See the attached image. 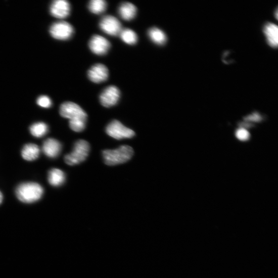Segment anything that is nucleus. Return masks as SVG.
<instances>
[{"label":"nucleus","instance_id":"obj_1","mask_svg":"<svg viewBox=\"0 0 278 278\" xmlns=\"http://www.w3.org/2000/svg\"><path fill=\"white\" fill-rule=\"evenodd\" d=\"M60 113L63 118L69 119V126L75 132H81L85 129L87 115L76 103L67 102L60 107Z\"/></svg>","mask_w":278,"mask_h":278},{"label":"nucleus","instance_id":"obj_2","mask_svg":"<svg viewBox=\"0 0 278 278\" xmlns=\"http://www.w3.org/2000/svg\"><path fill=\"white\" fill-rule=\"evenodd\" d=\"M44 190L41 185L35 182H25L19 184L16 189L18 199L22 203L31 204L39 201Z\"/></svg>","mask_w":278,"mask_h":278},{"label":"nucleus","instance_id":"obj_3","mask_svg":"<svg viewBox=\"0 0 278 278\" xmlns=\"http://www.w3.org/2000/svg\"><path fill=\"white\" fill-rule=\"evenodd\" d=\"M133 150L128 146H123L116 150H105L103 156L108 165H116L125 163L133 156Z\"/></svg>","mask_w":278,"mask_h":278},{"label":"nucleus","instance_id":"obj_4","mask_svg":"<svg viewBox=\"0 0 278 278\" xmlns=\"http://www.w3.org/2000/svg\"><path fill=\"white\" fill-rule=\"evenodd\" d=\"M89 143L83 140H79L74 145L73 152L65 157V162L69 165H75L84 161L90 152Z\"/></svg>","mask_w":278,"mask_h":278},{"label":"nucleus","instance_id":"obj_5","mask_svg":"<svg viewBox=\"0 0 278 278\" xmlns=\"http://www.w3.org/2000/svg\"><path fill=\"white\" fill-rule=\"evenodd\" d=\"M50 33L53 38L60 40L69 39L74 33L73 26L65 21H59L52 24L50 29Z\"/></svg>","mask_w":278,"mask_h":278},{"label":"nucleus","instance_id":"obj_6","mask_svg":"<svg viewBox=\"0 0 278 278\" xmlns=\"http://www.w3.org/2000/svg\"><path fill=\"white\" fill-rule=\"evenodd\" d=\"M106 131L109 136L117 140L131 138L135 135L132 130L124 126L117 120L110 123L106 128Z\"/></svg>","mask_w":278,"mask_h":278},{"label":"nucleus","instance_id":"obj_7","mask_svg":"<svg viewBox=\"0 0 278 278\" xmlns=\"http://www.w3.org/2000/svg\"><path fill=\"white\" fill-rule=\"evenodd\" d=\"M99 25L104 32L111 36H118L123 30L122 24L118 19L110 15L103 17Z\"/></svg>","mask_w":278,"mask_h":278},{"label":"nucleus","instance_id":"obj_8","mask_svg":"<svg viewBox=\"0 0 278 278\" xmlns=\"http://www.w3.org/2000/svg\"><path fill=\"white\" fill-rule=\"evenodd\" d=\"M120 97L119 89L116 86L107 87L102 92L100 97L101 104L105 107H111L116 105Z\"/></svg>","mask_w":278,"mask_h":278},{"label":"nucleus","instance_id":"obj_9","mask_svg":"<svg viewBox=\"0 0 278 278\" xmlns=\"http://www.w3.org/2000/svg\"><path fill=\"white\" fill-rule=\"evenodd\" d=\"M71 11L70 4L65 0H57L53 2L50 8L51 14L54 17L64 19L67 17Z\"/></svg>","mask_w":278,"mask_h":278},{"label":"nucleus","instance_id":"obj_10","mask_svg":"<svg viewBox=\"0 0 278 278\" xmlns=\"http://www.w3.org/2000/svg\"><path fill=\"white\" fill-rule=\"evenodd\" d=\"M110 45L108 40L97 35L93 36L89 42V47L91 51L99 55L106 54L109 51Z\"/></svg>","mask_w":278,"mask_h":278},{"label":"nucleus","instance_id":"obj_11","mask_svg":"<svg viewBox=\"0 0 278 278\" xmlns=\"http://www.w3.org/2000/svg\"><path fill=\"white\" fill-rule=\"evenodd\" d=\"M62 149L61 144L56 139L49 138L43 143L42 151L49 158H55L61 154Z\"/></svg>","mask_w":278,"mask_h":278},{"label":"nucleus","instance_id":"obj_12","mask_svg":"<svg viewBox=\"0 0 278 278\" xmlns=\"http://www.w3.org/2000/svg\"><path fill=\"white\" fill-rule=\"evenodd\" d=\"M108 70L102 64H96L88 71V76L90 80L95 83H101L106 81L108 77Z\"/></svg>","mask_w":278,"mask_h":278},{"label":"nucleus","instance_id":"obj_13","mask_svg":"<svg viewBox=\"0 0 278 278\" xmlns=\"http://www.w3.org/2000/svg\"><path fill=\"white\" fill-rule=\"evenodd\" d=\"M40 152V149L38 146L29 144L24 146L21 151V155L24 160L32 161L39 157Z\"/></svg>","mask_w":278,"mask_h":278},{"label":"nucleus","instance_id":"obj_14","mask_svg":"<svg viewBox=\"0 0 278 278\" xmlns=\"http://www.w3.org/2000/svg\"><path fill=\"white\" fill-rule=\"evenodd\" d=\"M264 31L270 45L276 47L278 42V29L276 25L268 23L265 26Z\"/></svg>","mask_w":278,"mask_h":278},{"label":"nucleus","instance_id":"obj_15","mask_svg":"<svg viewBox=\"0 0 278 278\" xmlns=\"http://www.w3.org/2000/svg\"><path fill=\"white\" fill-rule=\"evenodd\" d=\"M48 179L49 183L53 187H60L66 180L65 173L60 169H52L48 173Z\"/></svg>","mask_w":278,"mask_h":278},{"label":"nucleus","instance_id":"obj_16","mask_svg":"<svg viewBox=\"0 0 278 278\" xmlns=\"http://www.w3.org/2000/svg\"><path fill=\"white\" fill-rule=\"evenodd\" d=\"M118 12L123 19L130 21L135 17L136 14V8L131 3H124L120 6Z\"/></svg>","mask_w":278,"mask_h":278},{"label":"nucleus","instance_id":"obj_17","mask_svg":"<svg viewBox=\"0 0 278 278\" xmlns=\"http://www.w3.org/2000/svg\"><path fill=\"white\" fill-rule=\"evenodd\" d=\"M150 39L158 45H162L166 41V36L165 33L157 27H152L148 32Z\"/></svg>","mask_w":278,"mask_h":278},{"label":"nucleus","instance_id":"obj_18","mask_svg":"<svg viewBox=\"0 0 278 278\" xmlns=\"http://www.w3.org/2000/svg\"><path fill=\"white\" fill-rule=\"evenodd\" d=\"M107 6L104 0H92L88 4V9L91 13L99 15L105 12Z\"/></svg>","mask_w":278,"mask_h":278},{"label":"nucleus","instance_id":"obj_19","mask_svg":"<svg viewBox=\"0 0 278 278\" xmlns=\"http://www.w3.org/2000/svg\"><path fill=\"white\" fill-rule=\"evenodd\" d=\"M30 131L34 136L41 137L48 133V126L43 122H38L31 125Z\"/></svg>","mask_w":278,"mask_h":278},{"label":"nucleus","instance_id":"obj_20","mask_svg":"<svg viewBox=\"0 0 278 278\" xmlns=\"http://www.w3.org/2000/svg\"><path fill=\"white\" fill-rule=\"evenodd\" d=\"M119 36L126 43L133 45L137 42V36L136 33L131 29H123Z\"/></svg>","mask_w":278,"mask_h":278},{"label":"nucleus","instance_id":"obj_21","mask_svg":"<svg viewBox=\"0 0 278 278\" xmlns=\"http://www.w3.org/2000/svg\"><path fill=\"white\" fill-rule=\"evenodd\" d=\"M37 103L39 106L45 108L51 107L52 105L51 99L45 96L39 97L37 100Z\"/></svg>","mask_w":278,"mask_h":278},{"label":"nucleus","instance_id":"obj_22","mask_svg":"<svg viewBox=\"0 0 278 278\" xmlns=\"http://www.w3.org/2000/svg\"><path fill=\"white\" fill-rule=\"evenodd\" d=\"M236 136L239 140L246 141L249 138L250 134L249 132L246 129H240L237 131Z\"/></svg>","mask_w":278,"mask_h":278},{"label":"nucleus","instance_id":"obj_23","mask_svg":"<svg viewBox=\"0 0 278 278\" xmlns=\"http://www.w3.org/2000/svg\"><path fill=\"white\" fill-rule=\"evenodd\" d=\"M3 201V195L1 192H0V204L2 203Z\"/></svg>","mask_w":278,"mask_h":278}]
</instances>
